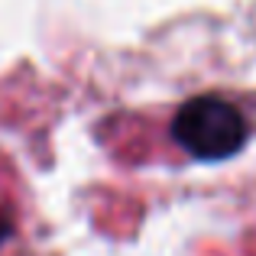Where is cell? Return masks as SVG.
<instances>
[{"mask_svg":"<svg viewBox=\"0 0 256 256\" xmlns=\"http://www.w3.org/2000/svg\"><path fill=\"white\" fill-rule=\"evenodd\" d=\"M253 136L250 117L237 100L224 94H201L178 104L172 120V140L182 152L201 162H220L237 156Z\"/></svg>","mask_w":256,"mask_h":256,"instance_id":"1","label":"cell"},{"mask_svg":"<svg viewBox=\"0 0 256 256\" xmlns=\"http://www.w3.org/2000/svg\"><path fill=\"white\" fill-rule=\"evenodd\" d=\"M6 237H10V220H6V218H0V244H4Z\"/></svg>","mask_w":256,"mask_h":256,"instance_id":"2","label":"cell"}]
</instances>
